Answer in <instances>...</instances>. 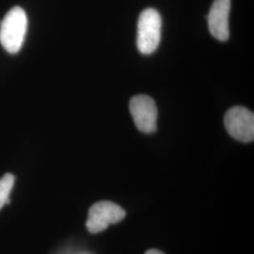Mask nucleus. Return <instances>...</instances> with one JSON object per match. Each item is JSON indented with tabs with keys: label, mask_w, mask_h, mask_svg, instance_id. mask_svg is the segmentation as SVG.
Wrapping results in <instances>:
<instances>
[{
	"label": "nucleus",
	"mask_w": 254,
	"mask_h": 254,
	"mask_svg": "<svg viewBox=\"0 0 254 254\" xmlns=\"http://www.w3.org/2000/svg\"><path fill=\"white\" fill-rule=\"evenodd\" d=\"M27 30L26 11L20 7L9 9L0 25V43L9 54H16L24 44Z\"/></svg>",
	"instance_id": "nucleus-1"
},
{
	"label": "nucleus",
	"mask_w": 254,
	"mask_h": 254,
	"mask_svg": "<svg viewBox=\"0 0 254 254\" xmlns=\"http://www.w3.org/2000/svg\"><path fill=\"white\" fill-rule=\"evenodd\" d=\"M162 20L158 11L146 9L140 13L137 22L136 46L140 53L150 55L157 49L161 40Z\"/></svg>",
	"instance_id": "nucleus-2"
},
{
	"label": "nucleus",
	"mask_w": 254,
	"mask_h": 254,
	"mask_svg": "<svg viewBox=\"0 0 254 254\" xmlns=\"http://www.w3.org/2000/svg\"><path fill=\"white\" fill-rule=\"evenodd\" d=\"M127 213L120 205L102 200L92 204L89 210L86 227L91 234H98L105 231L109 224H116L126 218Z\"/></svg>",
	"instance_id": "nucleus-3"
},
{
	"label": "nucleus",
	"mask_w": 254,
	"mask_h": 254,
	"mask_svg": "<svg viewBox=\"0 0 254 254\" xmlns=\"http://www.w3.org/2000/svg\"><path fill=\"white\" fill-rule=\"evenodd\" d=\"M224 125L228 133L236 140L251 142L254 138V112L243 107H234L229 109Z\"/></svg>",
	"instance_id": "nucleus-4"
},
{
	"label": "nucleus",
	"mask_w": 254,
	"mask_h": 254,
	"mask_svg": "<svg viewBox=\"0 0 254 254\" xmlns=\"http://www.w3.org/2000/svg\"><path fill=\"white\" fill-rule=\"evenodd\" d=\"M130 113L136 128L146 134L154 133L157 129V107L150 96L139 94L129 103Z\"/></svg>",
	"instance_id": "nucleus-5"
},
{
	"label": "nucleus",
	"mask_w": 254,
	"mask_h": 254,
	"mask_svg": "<svg viewBox=\"0 0 254 254\" xmlns=\"http://www.w3.org/2000/svg\"><path fill=\"white\" fill-rule=\"evenodd\" d=\"M231 0H215L208 14V27L211 35L218 41L229 39V14Z\"/></svg>",
	"instance_id": "nucleus-6"
},
{
	"label": "nucleus",
	"mask_w": 254,
	"mask_h": 254,
	"mask_svg": "<svg viewBox=\"0 0 254 254\" xmlns=\"http://www.w3.org/2000/svg\"><path fill=\"white\" fill-rule=\"evenodd\" d=\"M15 178L11 173H6L0 178V209L9 203V193L14 186Z\"/></svg>",
	"instance_id": "nucleus-7"
},
{
	"label": "nucleus",
	"mask_w": 254,
	"mask_h": 254,
	"mask_svg": "<svg viewBox=\"0 0 254 254\" xmlns=\"http://www.w3.org/2000/svg\"><path fill=\"white\" fill-rule=\"evenodd\" d=\"M145 254H164L162 252L158 251V250H155V249H152V250H149L148 252H146Z\"/></svg>",
	"instance_id": "nucleus-8"
}]
</instances>
